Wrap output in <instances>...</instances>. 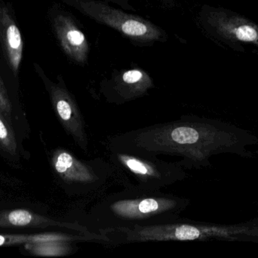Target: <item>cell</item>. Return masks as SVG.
<instances>
[{"label": "cell", "mask_w": 258, "mask_h": 258, "mask_svg": "<svg viewBox=\"0 0 258 258\" xmlns=\"http://www.w3.org/2000/svg\"><path fill=\"white\" fill-rule=\"evenodd\" d=\"M258 145V136L231 123L197 115L154 124L109 137L108 150L133 154L180 157L177 165L186 169L212 166L211 158L231 154L253 159L250 147Z\"/></svg>", "instance_id": "obj_1"}, {"label": "cell", "mask_w": 258, "mask_h": 258, "mask_svg": "<svg viewBox=\"0 0 258 258\" xmlns=\"http://www.w3.org/2000/svg\"><path fill=\"white\" fill-rule=\"evenodd\" d=\"M53 107L62 127L77 146L87 153L89 151V136L86 131V122L80 109L71 97L60 89L51 91Z\"/></svg>", "instance_id": "obj_6"}, {"label": "cell", "mask_w": 258, "mask_h": 258, "mask_svg": "<svg viewBox=\"0 0 258 258\" xmlns=\"http://www.w3.org/2000/svg\"><path fill=\"white\" fill-rule=\"evenodd\" d=\"M49 241H60L76 243V242H96L103 243L105 238L98 233H43L38 235H0V246H12L21 244L33 243V242H49Z\"/></svg>", "instance_id": "obj_9"}, {"label": "cell", "mask_w": 258, "mask_h": 258, "mask_svg": "<svg viewBox=\"0 0 258 258\" xmlns=\"http://www.w3.org/2000/svg\"><path fill=\"white\" fill-rule=\"evenodd\" d=\"M58 227L85 234L94 233L80 223L60 222L24 209L0 212V227Z\"/></svg>", "instance_id": "obj_7"}, {"label": "cell", "mask_w": 258, "mask_h": 258, "mask_svg": "<svg viewBox=\"0 0 258 258\" xmlns=\"http://www.w3.org/2000/svg\"><path fill=\"white\" fill-rule=\"evenodd\" d=\"M190 199L160 190L125 188L97 201L81 219L89 231L159 225L174 222L190 204Z\"/></svg>", "instance_id": "obj_2"}, {"label": "cell", "mask_w": 258, "mask_h": 258, "mask_svg": "<svg viewBox=\"0 0 258 258\" xmlns=\"http://www.w3.org/2000/svg\"><path fill=\"white\" fill-rule=\"evenodd\" d=\"M143 79V73L138 70L127 71L122 76V80L127 84L132 85L138 83Z\"/></svg>", "instance_id": "obj_17"}, {"label": "cell", "mask_w": 258, "mask_h": 258, "mask_svg": "<svg viewBox=\"0 0 258 258\" xmlns=\"http://www.w3.org/2000/svg\"><path fill=\"white\" fill-rule=\"evenodd\" d=\"M0 40L11 70L16 76L22 60L24 42L16 23L5 7L0 9Z\"/></svg>", "instance_id": "obj_8"}, {"label": "cell", "mask_w": 258, "mask_h": 258, "mask_svg": "<svg viewBox=\"0 0 258 258\" xmlns=\"http://www.w3.org/2000/svg\"><path fill=\"white\" fill-rule=\"evenodd\" d=\"M109 160L125 188L158 191L186 178L184 168L177 162L158 157L109 150Z\"/></svg>", "instance_id": "obj_4"}, {"label": "cell", "mask_w": 258, "mask_h": 258, "mask_svg": "<svg viewBox=\"0 0 258 258\" xmlns=\"http://www.w3.org/2000/svg\"><path fill=\"white\" fill-rule=\"evenodd\" d=\"M247 229L246 221L235 224H220L180 218L174 222L159 225L135 227L107 230L108 245L117 246L131 243L156 242H239Z\"/></svg>", "instance_id": "obj_3"}, {"label": "cell", "mask_w": 258, "mask_h": 258, "mask_svg": "<svg viewBox=\"0 0 258 258\" xmlns=\"http://www.w3.org/2000/svg\"><path fill=\"white\" fill-rule=\"evenodd\" d=\"M65 39L70 45L79 46L84 42L85 36L82 32L77 30H69L65 34Z\"/></svg>", "instance_id": "obj_16"}, {"label": "cell", "mask_w": 258, "mask_h": 258, "mask_svg": "<svg viewBox=\"0 0 258 258\" xmlns=\"http://www.w3.org/2000/svg\"><path fill=\"white\" fill-rule=\"evenodd\" d=\"M247 229L239 238V242L258 244V216L246 221Z\"/></svg>", "instance_id": "obj_13"}, {"label": "cell", "mask_w": 258, "mask_h": 258, "mask_svg": "<svg viewBox=\"0 0 258 258\" xmlns=\"http://www.w3.org/2000/svg\"><path fill=\"white\" fill-rule=\"evenodd\" d=\"M0 148L11 156L18 154V143L11 123L0 112Z\"/></svg>", "instance_id": "obj_12"}, {"label": "cell", "mask_w": 258, "mask_h": 258, "mask_svg": "<svg viewBox=\"0 0 258 258\" xmlns=\"http://www.w3.org/2000/svg\"><path fill=\"white\" fill-rule=\"evenodd\" d=\"M12 104L9 100L7 91L0 78V112L10 123L12 122Z\"/></svg>", "instance_id": "obj_15"}, {"label": "cell", "mask_w": 258, "mask_h": 258, "mask_svg": "<svg viewBox=\"0 0 258 258\" xmlns=\"http://www.w3.org/2000/svg\"><path fill=\"white\" fill-rule=\"evenodd\" d=\"M25 249L33 255L39 257H63L76 251L72 242L49 241L25 244Z\"/></svg>", "instance_id": "obj_10"}, {"label": "cell", "mask_w": 258, "mask_h": 258, "mask_svg": "<svg viewBox=\"0 0 258 258\" xmlns=\"http://www.w3.org/2000/svg\"><path fill=\"white\" fill-rule=\"evenodd\" d=\"M51 166L67 192L72 195H86L96 192L114 174L111 164L102 159L86 161L68 149L53 151Z\"/></svg>", "instance_id": "obj_5"}, {"label": "cell", "mask_w": 258, "mask_h": 258, "mask_svg": "<svg viewBox=\"0 0 258 258\" xmlns=\"http://www.w3.org/2000/svg\"><path fill=\"white\" fill-rule=\"evenodd\" d=\"M257 205L258 206V202L257 203Z\"/></svg>", "instance_id": "obj_18"}, {"label": "cell", "mask_w": 258, "mask_h": 258, "mask_svg": "<svg viewBox=\"0 0 258 258\" xmlns=\"http://www.w3.org/2000/svg\"><path fill=\"white\" fill-rule=\"evenodd\" d=\"M124 33L129 36H143L147 32V27L140 21L135 20H128L122 25Z\"/></svg>", "instance_id": "obj_14"}, {"label": "cell", "mask_w": 258, "mask_h": 258, "mask_svg": "<svg viewBox=\"0 0 258 258\" xmlns=\"http://www.w3.org/2000/svg\"><path fill=\"white\" fill-rule=\"evenodd\" d=\"M227 36L241 42L258 44V27L237 18H226L221 25Z\"/></svg>", "instance_id": "obj_11"}]
</instances>
